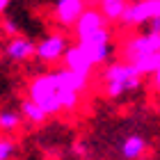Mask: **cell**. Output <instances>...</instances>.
<instances>
[{"instance_id":"14","label":"cell","mask_w":160,"mask_h":160,"mask_svg":"<svg viewBox=\"0 0 160 160\" xmlns=\"http://www.w3.org/2000/svg\"><path fill=\"white\" fill-rule=\"evenodd\" d=\"M23 114L16 110H0V135H9L21 128Z\"/></svg>"},{"instance_id":"20","label":"cell","mask_w":160,"mask_h":160,"mask_svg":"<svg viewBox=\"0 0 160 160\" xmlns=\"http://www.w3.org/2000/svg\"><path fill=\"white\" fill-rule=\"evenodd\" d=\"M149 32L160 34V18H156V21H151V23H149Z\"/></svg>"},{"instance_id":"3","label":"cell","mask_w":160,"mask_h":160,"mask_svg":"<svg viewBox=\"0 0 160 160\" xmlns=\"http://www.w3.org/2000/svg\"><path fill=\"white\" fill-rule=\"evenodd\" d=\"M158 53H160V34H156V32L133 34V37H128L121 43V57L128 64H137Z\"/></svg>"},{"instance_id":"6","label":"cell","mask_w":160,"mask_h":160,"mask_svg":"<svg viewBox=\"0 0 160 160\" xmlns=\"http://www.w3.org/2000/svg\"><path fill=\"white\" fill-rule=\"evenodd\" d=\"M69 39L64 37V34L60 32H55V34H48L46 39H41L37 43V60L43 62V64H57V62H62L64 60V55H67V50H69Z\"/></svg>"},{"instance_id":"1","label":"cell","mask_w":160,"mask_h":160,"mask_svg":"<svg viewBox=\"0 0 160 160\" xmlns=\"http://www.w3.org/2000/svg\"><path fill=\"white\" fill-rule=\"evenodd\" d=\"M142 73L128 62H110L103 69V92L108 98H121L123 94H130L142 87Z\"/></svg>"},{"instance_id":"10","label":"cell","mask_w":160,"mask_h":160,"mask_svg":"<svg viewBox=\"0 0 160 160\" xmlns=\"http://www.w3.org/2000/svg\"><path fill=\"white\" fill-rule=\"evenodd\" d=\"M5 55L9 57L12 62H28L37 55V43L28 37H14L7 41L5 46Z\"/></svg>"},{"instance_id":"15","label":"cell","mask_w":160,"mask_h":160,"mask_svg":"<svg viewBox=\"0 0 160 160\" xmlns=\"http://www.w3.org/2000/svg\"><path fill=\"white\" fill-rule=\"evenodd\" d=\"M21 114H23V119H28L30 123H34V126H41V123L48 119V114L43 112L37 103H32L30 98H25L23 103H21Z\"/></svg>"},{"instance_id":"13","label":"cell","mask_w":160,"mask_h":160,"mask_svg":"<svg viewBox=\"0 0 160 160\" xmlns=\"http://www.w3.org/2000/svg\"><path fill=\"white\" fill-rule=\"evenodd\" d=\"M119 151H121V156L126 160H137V158L144 156V151H147V140H144L142 135H128L126 140L121 142Z\"/></svg>"},{"instance_id":"9","label":"cell","mask_w":160,"mask_h":160,"mask_svg":"<svg viewBox=\"0 0 160 160\" xmlns=\"http://www.w3.org/2000/svg\"><path fill=\"white\" fill-rule=\"evenodd\" d=\"M62 67L69 69V71H76V73H82V76H92V71L96 69L78 43H71L69 46L67 55H64V60H62Z\"/></svg>"},{"instance_id":"5","label":"cell","mask_w":160,"mask_h":160,"mask_svg":"<svg viewBox=\"0 0 160 160\" xmlns=\"http://www.w3.org/2000/svg\"><path fill=\"white\" fill-rule=\"evenodd\" d=\"M156 18H160V0H135V2L128 5V9L121 18V25L123 28H140Z\"/></svg>"},{"instance_id":"19","label":"cell","mask_w":160,"mask_h":160,"mask_svg":"<svg viewBox=\"0 0 160 160\" xmlns=\"http://www.w3.org/2000/svg\"><path fill=\"white\" fill-rule=\"evenodd\" d=\"M73 151H76V156H87V147H82V142H76V147H73Z\"/></svg>"},{"instance_id":"11","label":"cell","mask_w":160,"mask_h":160,"mask_svg":"<svg viewBox=\"0 0 160 160\" xmlns=\"http://www.w3.org/2000/svg\"><path fill=\"white\" fill-rule=\"evenodd\" d=\"M53 73L57 76V80H60L62 87H67V89L80 94V96H82V94L89 89V85H92V76L76 73V71H69V69H64V67H60L57 71H53Z\"/></svg>"},{"instance_id":"21","label":"cell","mask_w":160,"mask_h":160,"mask_svg":"<svg viewBox=\"0 0 160 160\" xmlns=\"http://www.w3.org/2000/svg\"><path fill=\"white\" fill-rule=\"evenodd\" d=\"M85 2H87V7H98L101 0H85Z\"/></svg>"},{"instance_id":"12","label":"cell","mask_w":160,"mask_h":160,"mask_svg":"<svg viewBox=\"0 0 160 160\" xmlns=\"http://www.w3.org/2000/svg\"><path fill=\"white\" fill-rule=\"evenodd\" d=\"M128 5H130L128 0H101L98 9L105 16L108 23H121L123 14H126V9H128Z\"/></svg>"},{"instance_id":"7","label":"cell","mask_w":160,"mask_h":160,"mask_svg":"<svg viewBox=\"0 0 160 160\" xmlns=\"http://www.w3.org/2000/svg\"><path fill=\"white\" fill-rule=\"evenodd\" d=\"M87 2L85 0H57L53 7V16L57 21V25L62 28H76L80 16L85 14Z\"/></svg>"},{"instance_id":"18","label":"cell","mask_w":160,"mask_h":160,"mask_svg":"<svg viewBox=\"0 0 160 160\" xmlns=\"http://www.w3.org/2000/svg\"><path fill=\"white\" fill-rule=\"evenodd\" d=\"M151 87H153V92H156L158 96H160V69L156 71L153 76H151Z\"/></svg>"},{"instance_id":"8","label":"cell","mask_w":160,"mask_h":160,"mask_svg":"<svg viewBox=\"0 0 160 160\" xmlns=\"http://www.w3.org/2000/svg\"><path fill=\"white\" fill-rule=\"evenodd\" d=\"M108 25H110V23L105 21V16L101 14L98 7H87L85 14L80 16V21H78L76 28H73V30H76V41L85 39V37H92V34L105 30Z\"/></svg>"},{"instance_id":"2","label":"cell","mask_w":160,"mask_h":160,"mask_svg":"<svg viewBox=\"0 0 160 160\" xmlns=\"http://www.w3.org/2000/svg\"><path fill=\"white\" fill-rule=\"evenodd\" d=\"M28 98L37 103L48 117L62 112L60 105V82L55 73H39L30 80L28 85Z\"/></svg>"},{"instance_id":"16","label":"cell","mask_w":160,"mask_h":160,"mask_svg":"<svg viewBox=\"0 0 160 160\" xmlns=\"http://www.w3.org/2000/svg\"><path fill=\"white\" fill-rule=\"evenodd\" d=\"M16 156V142L9 135H0V160H12Z\"/></svg>"},{"instance_id":"4","label":"cell","mask_w":160,"mask_h":160,"mask_svg":"<svg viewBox=\"0 0 160 160\" xmlns=\"http://www.w3.org/2000/svg\"><path fill=\"white\" fill-rule=\"evenodd\" d=\"M76 43L85 50V55L92 60L94 67H101V64H105L108 60H110V53H112V34H110V28H105V30L92 34V37H85V39H80Z\"/></svg>"},{"instance_id":"17","label":"cell","mask_w":160,"mask_h":160,"mask_svg":"<svg viewBox=\"0 0 160 160\" xmlns=\"http://www.w3.org/2000/svg\"><path fill=\"white\" fill-rule=\"evenodd\" d=\"M0 30H2L9 39H14V37H21V30H18V25L14 23L12 18H2V23H0Z\"/></svg>"},{"instance_id":"22","label":"cell","mask_w":160,"mask_h":160,"mask_svg":"<svg viewBox=\"0 0 160 160\" xmlns=\"http://www.w3.org/2000/svg\"><path fill=\"white\" fill-rule=\"evenodd\" d=\"M7 5H9V0H0V14L7 9Z\"/></svg>"}]
</instances>
